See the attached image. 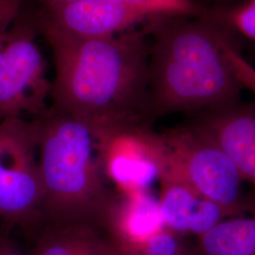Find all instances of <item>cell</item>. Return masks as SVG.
<instances>
[{"label":"cell","mask_w":255,"mask_h":255,"mask_svg":"<svg viewBox=\"0 0 255 255\" xmlns=\"http://www.w3.org/2000/svg\"><path fill=\"white\" fill-rule=\"evenodd\" d=\"M37 22L53 56L52 107L91 129L125 121L145 122L149 40L144 27L82 38L38 17Z\"/></svg>","instance_id":"obj_1"},{"label":"cell","mask_w":255,"mask_h":255,"mask_svg":"<svg viewBox=\"0 0 255 255\" xmlns=\"http://www.w3.org/2000/svg\"><path fill=\"white\" fill-rule=\"evenodd\" d=\"M160 14L144 29L149 40L145 122L176 113L197 115L239 102L242 86L224 52L229 36L210 19Z\"/></svg>","instance_id":"obj_2"},{"label":"cell","mask_w":255,"mask_h":255,"mask_svg":"<svg viewBox=\"0 0 255 255\" xmlns=\"http://www.w3.org/2000/svg\"><path fill=\"white\" fill-rule=\"evenodd\" d=\"M34 121L44 190L41 228L85 224L105 232L118 194L103 172L91 128L52 106Z\"/></svg>","instance_id":"obj_3"},{"label":"cell","mask_w":255,"mask_h":255,"mask_svg":"<svg viewBox=\"0 0 255 255\" xmlns=\"http://www.w3.org/2000/svg\"><path fill=\"white\" fill-rule=\"evenodd\" d=\"M159 133L165 157L164 171L237 216L252 209L255 196L244 194L245 181L236 164L199 125L190 120Z\"/></svg>","instance_id":"obj_4"},{"label":"cell","mask_w":255,"mask_h":255,"mask_svg":"<svg viewBox=\"0 0 255 255\" xmlns=\"http://www.w3.org/2000/svg\"><path fill=\"white\" fill-rule=\"evenodd\" d=\"M26 7L0 30V119H37L49 108L51 82L37 43V10Z\"/></svg>","instance_id":"obj_5"},{"label":"cell","mask_w":255,"mask_h":255,"mask_svg":"<svg viewBox=\"0 0 255 255\" xmlns=\"http://www.w3.org/2000/svg\"><path fill=\"white\" fill-rule=\"evenodd\" d=\"M43 197L34 119H0V219L40 230Z\"/></svg>","instance_id":"obj_6"},{"label":"cell","mask_w":255,"mask_h":255,"mask_svg":"<svg viewBox=\"0 0 255 255\" xmlns=\"http://www.w3.org/2000/svg\"><path fill=\"white\" fill-rule=\"evenodd\" d=\"M105 177L118 195L150 190L164 171L160 133L143 121H125L92 129Z\"/></svg>","instance_id":"obj_7"},{"label":"cell","mask_w":255,"mask_h":255,"mask_svg":"<svg viewBox=\"0 0 255 255\" xmlns=\"http://www.w3.org/2000/svg\"><path fill=\"white\" fill-rule=\"evenodd\" d=\"M156 15L160 13L134 0H78L37 10L40 22L82 38L117 35Z\"/></svg>","instance_id":"obj_8"},{"label":"cell","mask_w":255,"mask_h":255,"mask_svg":"<svg viewBox=\"0 0 255 255\" xmlns=\"http://www.w3.org/2000/svg\"><path fill=\"white\" fill-rule=\"evenodd\" d=\"M191 120L219 143L255 195V102L205 111Z\"/></svg>","instance_id":"obj_9"},{"label":"cell","mask_w":255,"mask_h":255,"mask_svg":"<svg viewBox=\"0 0 255 255\" xmlns=\"http://www.w3.org/2000/svg\"><path fill=\"white\" fill-rule=\"evenodd\" d=\"M159 182L158 199L164 226L179 235L200 237L222 220L237 216L168 172H162Z\"/></svg>","instance_id":"obj_10"},{"label":"cell","mask_w":255,"mask_h":255,"mask_svg":"<svg viewBox=\"0 0 255 255\" xmlns=\"http://www.w3.org/2000/svg\"><path fill=\"white\" fill-rule=\"evenodd\" d=\"M165 229L159 199L151 190L118 195L105 232L122 255H140L147 241Z\"/></svg>","instance_id":"obj_11"},{"label":"cell","mask_w":255,"mask_h":255,"mask_svg":"<svg viewBox=\"0 0 255 255\" xmlns=\"http://www.w3.org/2000/svg\"><path fill=\"white\" fill-rule=\"evenodd\" d=\"M245 214L227 218L197 237L196 255H255V195Z\"/></svg>","instance_id":"obj_12"},{"label":"cell","mask_w":255,"mask_h":255,"mask_svg":"<svg viewBox=\"0 0 255 255\" xmlns=\"http://www.w3.org/2000/svg\"><path fill=\"white\" fill-rule=\"evenodd\" d=\"M140 255H196V249L184 236L165 228L147 241Z\"/></svg>","instance_id":"obj_13"},{"label":"cell","mask_w":255,"mask_h":255,"mask_svg":"<svg viewBox=\"0 0 255 255\" xmlns=\"http://www.w3.org/2000/svg\"><path fill=\"white\" fill-rule=\"evenodd\" d=\"M40 7H50L70 3L78 0H37ZM149 7L160 14H175L194 16L199 12L197 5L192 0H134Z\"/></svg>","instance_id":"obj_14"},{"label":"cell","mask_w":255,"mask_h":255,"mask_svg":"<svg viewBox=\"0 0 255 255\" xmlns=\"http://www.w3.org/2000/svg\"><path fill=\"white\" fill-rule=\"evenodd\" d=\"M224 52L234 75L242 86L255 95V67L247 62L228 38L224 42Z\"/></svg>","instance_id":"obj_15"},{"label":"cell","mask_w":255,"mask_h":255,"mask_svg":"<svg viewBox=\"0 0 255 255\" xmlns=\"http://www.w3.org/2000/svg\"><path fill=\"white\" fill-rule=\"evenodd\" d=\"M221 17L222 21L249 38L255 45V0H250L245 5L224 12Z\"/></svg>","instance_id":"obj_16"},{"label":"cell","mask_w":255,"mask_h":255,"mask_svg":"<svg viewBox=\"0 0 255 255\" xmlns=\"http://www.w3.org/2000/svg\"><path fill=\"white\" fill-rule=\"evenodd\" d=\"M27 2V0H0V30L9 26Z\"/></svg>","instance_id":"obj_17"},{"label":"cell","mask_w":255,"mask_h":255,"mask_svg":"<svg viewBox=\"0 0 255 255\" xmlns=\"http://www.w3.org/2000/svg\"><path fill=\"white\" fill-rule=\"evenodd\" d=\"M0 255H24L8 239L0 237Z\"/></svg>","instance_id":"obj_18"}]
</instances>
